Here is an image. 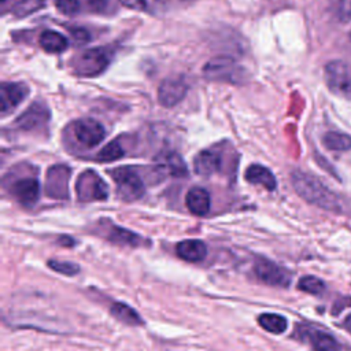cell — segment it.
Listing matches in <instances>:
<instances>
[{
  "instance_id": "obj_25",
  "label": "cell",
  "mask_w": 351,
  "mask_h": 351,
  "mask_svg": "<svg viewBox=\"0 0 351 351\" xmlns=\"http://www.w3.org/2000/svg\"><path fill=\"white\" fill-rule=\"evenodd\" d=\"M45 5L44 0H16L10 11L16 18H25L27 15H32L33 12L41 10Z\"/></svg>"
},
{
  "instance_id": "obj_29",
  "label": "cell",
  "mask_w": 351,
  "mask_h": 351,
  "mask_svg": "<svg viewBox=\"0 0 351 351\" xmlns=\"http://www.w3.org/2000/svg\"><path fill=\"white\" fill-rule=\"evenodd\" d=\"M48 266L60 274L64 276H75L80 271V266L73 263V262H64V261H58V259H51L48 261Z\"/></svg>"
},
{
  "instance_id": "obj_17",
  "label": "cell",
  "mask_w": 351,
  "mask_h": 351,
  "mask_svg": "<svg viewBox=\"0 0 351 351\" xmlns=\"http://www.w3.org/2000/svg\"><path fill=\"white\" fill-rule=\"evenodd\" d=\"M156 169L167 176L185 177L188 176V167L180 154L174 151H163L156 156Z\"/></svg>"
},
{
  "instance_id": "obj_33",
  "label": "cell",
  "mask_w": 351,
  "mask_h": 351,
  "mask_svg": "<svg viewBox=\"0 0 351 351\" xmlns=\"http://www.w3.org/2000/svg\"><path fill=\"white\" fill-rule=\"evenodd\" d=\"M71 36L74 37V40L77 41H88L90 38L89 32L82 29V27H77V29H71Z\"/></svg>"
},
{
  "instance_id": "obj_8",
  "label": "cell",
  "mask_w": 351,
  "mask_h": 351,
  "mask_svg": "<svg viewBox=\"0 0 351 351\" xmlns=\"http://www.w3.org/2000/svg\"><path fill=\"white\" fill-rule=\"evenodd\" d=\"M96 228H97L96 233L112 244L129 245V247H140L144 244V239L140 234L126 228L115 225L111 219L103 218L97 221Z\"/></svg>"
},
{
  "instance_id": "obj_37",
  "label": "cell",
  "mask_w": 351,
  "mask_h": 351,
  "mask_svg": "<svg viewBox=\"0 0 351 351\" xmlns=\"http://www.w3.org/2000/svg\"><path fill=\"white\" fill-rule=\"evenodd\" d=\"M350 40H351V32H350Z\"/></svg>"
},
{
  "instance_id": "obj_28",
  "label": "cell",
  "mask_w": 351,
  "mask_h": 351,
  "mask_svg": "<svg viewBox=\"0 0 351 351\" xmlns=\"http://www.w3.org/2000/svg\"><path fill=\"white\" fill-rule=\"evenodd\" d=\"M298 288L311 295H321L325 291V282L315 276H303L298 282Z\"/></svg>"
},
{
  "instance_id": "obj_36",
  "label": "cell",
  "mask_w": 351,
  "mask_h": 351,
  "mask_svg": "<svg viewBox=\"0 0 351 351\" xmlns=\"http://www.w3.org/2000/svg\"><path fill=\"white\" fill-rule=\"evenodd\" d=\"M1 1H3V3H5V1H7V0H1Z\"/></svg>"
},
{
  "instance_id": "obj_18",
  "label": "cell",
  "mask_w": 351,
  "mask_h": 351,
  "mask_svg": "<svg viewBox=\"0 0 351 351\" xmlns=\"http://www.w3.org/2000/svg\"><path fill=\"white\" fill-rule=\"evenodd\" d=\"M185 204L191 214L197 217H204L208 214L211 207L210 193L203 186H192L185 196Z\"/></svg>"
},
{
  "instance_id": "obj_32",
  "label": "cell",
  "mask_w": 351,
  "mask_h": 351,
  "mask_svg": "<svg viewBox=\"0 0 351 351\" xmlns=\"http://www.w3.org/2000/svg\"><path fill=\"white\" fill-rule=\"evenodd\" d=\"M86 5L89 7L90 11L95 12H101L107 8L108 0H86Z\"/></svg>"
},
{
  "instance_id": "obj_31",
  "label": "cell",
  "mask_w": 351,
  "mask_h": 351,
  "mask_svg": "<svg viewBox=\"0 0 351 351\" xmlns=\"http://www.w3.org/2000/svg\"><path fill=\"white\" fill-rule=\"evenodd\" d=\"M55 5L58 11L64 15H75L81 10L80 0H56Z\"/></svg>"
},
{
  "instance_id": "obj_7",
  "label": "cell",
  "mask_w": 351,
  "mask_h": 351,
  "mask_svg": "<svg viewBox=\"0 0 351 351\" xmlns=\"http://www.w3.org/2000/svg\"><path fill=\"white\" fill-rule=\"evenodd\" d=\"M254 274L261 282L278 288L289 287L292 280V274L289 270L274 263L267 258H258L255 261Z\"/></svg>"
},
{
  "instance_id": "obj_3",
  "label": "cell",
  "mask_w": 351,
  "mask_h": 351,
  "mask_svg": "<svg viewBox=\"0 0 351 351\" xmlns=\"http://www.w3.org/2000/svg\"><path fill=\"white\" fill-rule=\"evenodd\" d=\"M75 193L81 203L101 202L108 197V185L93 169H86L77 178Z\"/></svg>"
},
{
  "instance_id": "obj_21",
  "label": "cell",
  "mask_w": 351,
  "mask_h": 351,
  "mask_svg": "<svg viewBox=\"0 0 351 351\" xmlns=\"http://www.w3.org/2000/svg\"><path fill=\"white\" fill-rule=\"evenodd\" d=\"M110 313L114 318L123 322L125 325L130 326H140L144 325V319L140 317V314L132 308L129 304L123 302H114L110 306Z\"/></svg>"
},
{
  "instance_id": "obj_6",
  "label": "cell",
  "mask_w": 351,
  "mask_h": 351,
  "mask_svg": "<svg viewBox=\"0 0 351 351\" xmlns=\"http://www.w3.org/2000/svg\"><path fill=\"white\" fill-rule=\"evenodd\" d=\"M324 75L332 92L351 99V66L343 60H332L326 63Z\"/></svg>"
},
{
  "instance_id": "obj_34",
  "label": "cell",
  "mask_w": 351,
  "mask_h": 351,
  "mask_svg": "<svg viewBox=\"0 0 351 351\" xmlns=\"http://www.w3.org/2000/svg\"><path fill=\"white\" fill-rule=\"evenodd\" d=\"M58 243L62 244V245H64V247H73V245L75 244V240L71 239L70 236H62V237L58 240Z\"/></svg>"
},
{
  "instance_id": "obj_27",
  "label": "cell",
  "mask_w": 351,
  "mask_h": 351,
  "mask_svg": "<svg viewBox=\"0 0 351 351\" xmlns=\"http://www.w3.org/2000/svg\"><path fill=\"white\" fill-rule=\"evenodd\" d=\"M329 11L337 22L347 23L351 21V0H333Z\"/></svg>"
},
{
  "instance_id": "obj_12",
  "label": "cell",
  "mask_w": 351,
  "mask_h": 351,
  "mask_svg": "<svg viewBox=\"0 0 351 351\" xmlns=\"http://www.w3.org/2000/svg\"><path fill=\"white\" fill-rule=\"evenodd\" d=\"M49 117L48 107L41 101H36L15 119V126L25 132L41 129L48 123Z\"/></svg>"
},
{
  "instance_id": "obj_10",
  "label": "cell",
  "mask_w": 351,
  "mask_h": 351,
  "mask_svg": "<svg viewBox=\"0 0 351 351\" xmlns=\"http://www.w3.org/2000/svg\"><path fill=\"white\" fill-rule=\"evenodd\" d=\"M10 193L23 207H33L40 197V182L37 177L25 174L15 178L10 185Z\"/></svg>"
},
{
  "instance_id": "obj_9",
  "label": "cell",
  "mask_w": 351,
  "mask_h": 351,
  "mask_svg": "<svg viewBox=\"0 0 351 351\" xmlns=\"http://www.w3.org/2000/svg\"><path fill=\"white\" fill-rule=\"evenodd\" d=\"M71 169L66 165H53L47 170L44 192L48 197L66 200L69 197V181Z\"/></svg>"
},
{
  "instance_id": "obj_14",
  "label": "cell",
  "mask_w": 351,
  "mask_h": 351,
  "mask_svg": "<svg viewBox=\"0 0 351 351\" xmlns=\"http://www.w3.org/2000/svg\"><path fill=\"white\" fill-rule=\"evenodd\" d=\"M300 339L308 341L314 351H340L339 341L329 333L313 326H300L298 330Z\"/></svg>"
},
{
  "instance_id": "obj_19",
  "label": "cell",
  "mask_w": 351,
  "mask_h": 351,
  "mask_svg": "<svg viewBox=\"0 0 351 351\" xmlns=\"http://www.w3.org/2000/svg\"><path fill=\"white\" fill-rule=\"evenodd\" d=\"M176 254L178 258L186 262H200L207 255V245L197 239L182 240L176 245Z\"/></svg>"
},
{
  "instance_id": "obj_16",
  "label": "cell",
  "mask_w": 351,
  "mask_h": 351,
  "mask_svg": "<svg viewBox=\"0 0 351 351\" xmlns=\"http://www.w3.org/2000/svg\"><path fill=\"white\" fill-rule=\"evenodd\" d=\"M0 92V108L3 114H7L25 100L29 95V88L21 82H4Z\"/></svg>"
},
{
  "instance_id": "obj_35",
  "label": "cell",
  "mask_w": 351,
  "mask_h": 351,
  "mask_svg": "<svg viewBox=\"0 0 351 351\" xmlns=\"http://www.w3.org/2000/svg\"><path fill=\"white\" fill-rule=\"evenodd\" d=\"M344 328L351 333V314L346 318V321H344Z\"/></svg>"
},
{
  "instance_id": "obj_11",
  "label": "cell",
  "mask_w": 351,
  "mask_h": 351,
  "mask_svg": "<svg viewBox=\"0 0 351 351\" xmlns=\"http://www.w3.org/2000/svg\"><path fill=\"white\" fill-rule=\"evenodd\" d=\"M73 134L81 145L92 148L104 140L106 129L92 118H82L73 123Z\"/></svg>"
},
{
  "instance_id": "obj_22",
  "label": "cell",
  "mask_w": 351,
  "mask_h": 351,
  "mask_svg": "<svg viewBox=\"0 0 351 351\" xmlns=\"http://www.w3.org/2000/svg\"><path fill=\"white\" fill-rule=\"evenodd\" d=\"M38 44L48 53H62L69 47L67 38L53 30L43 32L38 37Z\"/></svg>"
},
{
  "instance_id": "obj_20",
  "label": "cell",
  "mask_w": 351,
  "mask_h": 351,
  "mask_svg": "<svg viewBox=\"0 0 351 351\" xmlns=\"http://www.w3.org/2000/svg\"><path fill=\"white\" fill-rule=\"evenodd\" d=\"M244 177L250 184L262 185L267 191H274L277 188V180H276L274 174L267 167H265L262 165L254 163V165L248 166Z\"/></svg>"
},
{
  "instance_id": "obj_4",
  "label": "cell",
  "mask_w": 351,
  "mask_h": 351,
  "mask_svg": "<svg viewBox=\"0 0 351 351\" xmlns=\"http://www.w3.org/2000/svg\"><path fill=\"white\" fill-rule=\"evenodd\" d=\"M203 74L207 80L239 84L244 77L241 66L230 56H217L210 59L204 67Z\"/></svg>"
},
{
  "instance_id": "obj_30",
  "label": "cell",
  "mask_w": 351,
  "mask_h": 351,
  "mask_svg": "<svg viewBox=\"0 0 351 351\" xmlns=\"http://www.w3.org/2000/svg\"><path fill=\"white\" fill-rule=\"evenodd\" d=\"M125 7L136 10V11H144V12H152L156 5V0H119Z\"/></svg>"
},
{
  "instance_id": "obj_15",
  "label": "cell",
  "mask_w": 351,
  "mask_h": 351,
  "mask_svg": "<svg viewBox=\"0 0 351 351\" xmlns=\"http://www.w3.org/2000/svg\"><path fill=\"white\" fill-rule=\"evenodd\" d=\"M222 163H223V158L219 149L210 148V149H203L196 155L193 160V167L197 174L208 177L215 173H219L222 169Z\"/></svg>"
},
{
  "instance_id": "obj_26",
  "label": "cell",
  "mask_w": 351,
  "mask_h": 351,
  "mask_svg": "<svg viewBox=\"0 0 351 351\" xmlns=\"http://www.w3.org/2000/svg\"><path fill=\"white\" fill-rule=\"evenodd\" d=\"M123 155H125V149H123L122 144L119 143V138H115L101 148V151L97 154V160L114 162V160L122 158Z\"/></svg>"
},
{
  "instance_id": "obj_2",
  "label": "cell",
  "mask_w": 351,
  "mask_h": 351,
  "mask_svg": "<svg viewBox=\"0 0 351 351\" xmlns=\"http://www.w3.org/2000/svg\"><path fill=\"white\" fill-rule=\"evenodd\" d=\"M117 189V195L123 202L138 200L144 195V182L137 170L132 166H121L108 170Z\"/></svg>"
},
{
  "instance_id": "obj_24",
  "label": "cell",
  "mask_w": 351,
  "mask_h": 351,
  "mask_svg": "<svg viewBox=\"0 0 351 351\" xmlns=\"http://www.w3.org/2000/svg\"><path fill=\"white\" fill-rule=\"evenodd\" d=\"M324 145L330 151H348L351 149V136L341 132H328L325 133Z\"/></svg>"
},
{
  "instance_id": "obj_13",
  "label": "cell",
  "mask_w": 351,
  "mask_h": 351,
  "mask_svg": "<svg viewBox=\"0 0 351 351\" xmlns=\"http://www.w3.org/2000/svg\"><path fill=\"white\" fill-rule=\"evenodd\" d=\"M188 85L182 78H167L160 82L158 89V100L165 107H174L186 95Z\"/></svg>"
},
{
  "instance_id": "obj_1",
  "label": "cell",
  "mask_w": 351,
  "mask_h": 351,
  "mask_svg": "<svg viewBox=\"0 0 351 351\" xmlns=\"http://www.w3.org/2000/svg\"><path fill=\"white\" fill-rule=\"evenodd\" d=\"M291 182L296 193L310 204L337 214H344L348 210L343 196L333 192L319 178L310 173L293 170L291 174Z\"/></svg>"
},
{
  "instance_id": "obj_23",
  "label": "cell",
  "mask_w": 351,
  "mask_h": 351,
  "mask_svg": "<svg viewBox=\"0 0 351 351\" xmlns=\"http://www.w3.org/2000/svg\"><path fill=\"white\" fill-rule=\"evenodd\" d=\"M258 324L261 325V328H263L265 330L274 333V335H281L287 330L288 322L285 319V317L276 314V313H263L258 317Z\"/></svg>"
},
{
  "instance_id": "obj_5",
  "label": "cell",
  "mask_w": 351,
  "mask_h": 351,
  "mask_svg": "<svg viewBox=\"0 0 351 351\" xmlns=\"http://www.w3.org/2000/svg\"><path fill=\"white\" fill-rule=\"evenodd\" d=\"M110 63V53L104 48H90L73 59V71L80 77H96L101 74Z\"/></svg>"
}]
</instances>
